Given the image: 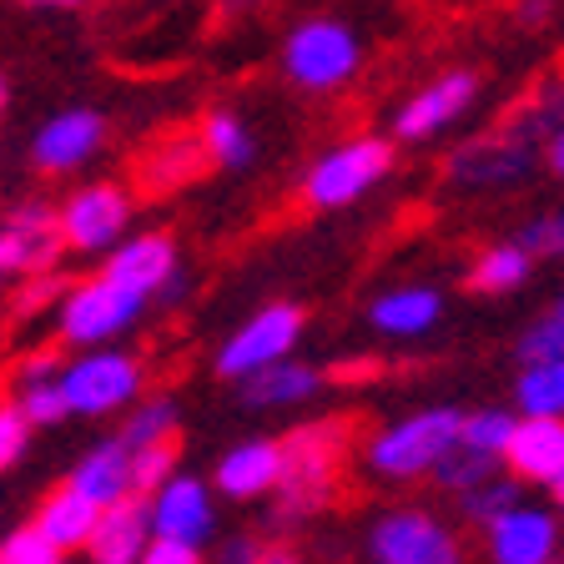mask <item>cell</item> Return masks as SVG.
Segmentation results:
<instances>
[{"label":"cell","mask_w":564,"mask_h":564,"mask_svg":"<svg viewBox=\"0 0 564 564\" xmlns=\"http://www.w3.org/2000/svg\"><path fill=\"white\" fill-rule=\"evenodd\" d=\"M550 494H554V519H564V474L550 484Z\"/></svg>","instance_id":"obj_45"},{"label":"cell","mask_w":564,"mask_h":564,"mask_svg":"<svg viewBox=\"0 0 564 564\" xmlns=\"http://www.w3.org/2000/svg\"><path fill=\"white\" fill-rule=\"evenodd\" d=\"M223 6H227V11H242V6H247V11H252L258 0H223Z\"/></svg>","instance_id":"obj_47"},{"label":"cell","mask_w":564,"mask_h":564,"mask_svg":"<svg viewBox=\"0 0 564 564\" xmlns=\"http://www.w3.org/2000/svg\"><path fill=\"white\" fill-rule=\"evenodd\" d=\"M61 247L76 258H101L127 237L131 227V197L117 182H86L56 207Z\"/></svg>","instance_id":"obj_7"},{"label":"cell","mask_w":564,"mask_h":564,"mask_svg":"<svg viewBox=\"0 0 564 564\" xmlns=\"http://www.w3.org/2000/svg\"><path fill=\"white\" fill-rule=\"evenodd\" d=\"M137 564H207L202 560V544H187V540H147Z\"/></svg>","instance_id":"obj_39"},{"label":"cell","mask_w":564,"mask_h":564,"mask_svg":"<svg viewBox=\"0 0 564 564\" xmlns=\"http://www.w3.org/2000/svg\"><path fill=\"white\" fill-rule=\"evenodd\" d=\"M348 454V423L343 419H317L303 423L282 438V479H278V505H272V524H303L338 494V469Z\"/></svg>","instance_id":"obj_1"},{"label":"cell","mask_w":564,"mask_h":564,"mask_svg":"<svg viewBox=\"0 0 564 564\" xmlns=\"http://www.w3.org/2000/svg\"><path fill=\"white\" fill-rule=\"evenodd\" d=\"M358 66H364V41L348 21H333V15H313L282 41V76L297 91H338L358 76Z\"/></svg>","instance_id":"obj_4"},{"label":"cell","mask_w":564,"mask_h":564,"mask_svg":"<svg viewBox=\"0 0 564 564\" xmlns=\"http://www.w3.org/2000/svg\"><path fill=\"white\" fill-rule=\"evenodd\" d=\"M96 519H101V509L86 499V494H76L70 484H61V489H51L41 505H35V534L46 544H56L61 554H76L86 550V540H91Z\"/></svg>","instance_id":"obj_22"},{"label":"cell","mask_w":564,"mask_h":564,"mask_svg":"<svg viewBox=\"0 0 564 564\" xmlns=\"http://www.w3.org/2000/svg\"><path fill=\"white\" fill-rule=\"evenodd\" d=\"M11 399L35 429H56V423L70 419L66 393H61V358L56 352H31V358H21Z\"/></svg>","instance_id":"obj_21"},{"label":"cell","mask_w":564,"mask_h":564,"mask_svg":"<svg viewBox=\"0 0 564 564\" xmlns=\"http://www.w3.org/2000/svg\"><path fill=\"white\" fill-rule=\"evenodd\" d=\"M534 258H529L519 242H499V247H484L479 258L469 268V288L474 293H514L519 282L529 278Z\"/></svg>","instance_id":"obj_30"},{"label":"cell","mask_w":564,"mask_h":564,"mask_svg":"<svg viewBox=\"0 0 564 564\" xmlns=\"http://www.w3.org/2000/svg\"><path fill=\"white\" fill-rule=\"evenodd\" d=\"M182 268L176 262V242L166 232H137V237H121L111 252H106V278L127 282L131 293L141 297H156L172 282V272Z\"/></svg>","instance_id":"obj_16"},{"label":"cell","mask_w":564,"mask_h":564,"mask_svg":"<svg viewBox=\"0 0 564 564\" xmlns=\"http://www.w3.org/2000/svg\"><path fill=\"white\" fill-rule=\"evenodd\" d=\"M0 564H70V554H61L56 544L41 540L35 524H21L0 534Z\"/></svg>","instance_id":"obj_34"},{"label":"cell","mask_w":564,"mask_h":564,"mask_svg":"<svg viewBox=\"0 0 564 564\" xmlns=\"http://www.w3.org/2000/svg\"><path fill=\"white\" fill-rule=\"evenodd\" d=\"M509 505H519V479H499V474L458 494V514L469 519V524H479V529H489Z\"/></svg>","instance_id":"obj_32"},{"label":"cell","mask_w":564,"mask_h":564,"mask_svg":"<svg viewBox=\"0 0 564 564\" xmlns=\"http://www.w3.org/2000/svg\"><path fill=\"white\" fill-rule=\"evenodd\" d=\"M278 479H282V444L278 438H242V444H232L223 458H217V474H212L217 494L237 499V505L272 494Z\"/></svg>","instance_id":"obj_17"},{"label":"cell","mask_w":564,"mask_h":564,"mask_svg":"<svg viewBox=\"0 0 564 564\" xmlns=\"http://www.w3.org/2000/svg\"><path fill=\"white\" fill-rule=\"evenodd\" d=\"M258 564H303V554H297L293 544H262Z\"/></svg>","instance_id":"obj_42"},{"label":"cell","mask_w":564,"mask_h":564,"mask_svg":"<svg viewBox=\"0 0 564 564\" xmlns=\"http://www.w3.org/2000/svg\"><path fill=\"white\" fill-rule=\"evenodd\" d=\"M176 474V448L152 444V448H131V494L147 499L152 489H162V479Z\"/></svg>","instance_id":"obj_35"},{"label":"cell","mask_w":564,"mask_h":564,"mask_svg":"<svg viewBox=\"0 0 564 564\" xmlns=\"http://www.w3.org/2000/svg\"><path fill=\"white\" fill-rule=\"evenodd\" d=\"M176 423H182V409H176L172 393H141L137 403L121 419V444L127 448H152V444H176Z\"/></svg>","instance_id":"obj_27"},{"label":"cell","mask_w":564,"mask_h":564,"mask_svg":"<svg viewBox=\"0 0 564 564\" xmlns=\"http://www.w3.org/2000/svg\"><path fill=\"white\" fill-rule=\"evenodd\" d=\"M489 564H560V519L540 505H509L484 529Z\"/></svg>","instance_id":"obj_14"},{"label":"cell","mask_w":564,"mask_h":564,"mask_svg":"<svg viewBox=\"0 0 564 564\" xmlns=\"http://www.w3.org/2000/svg\"><path fill=\"white\" fill-rule=\"evenodd\" d=\"M31 11H70V6H82V0H21Z\"/></svg>","instance_id":"obj_44"},{"label":"cell","mask_w":564,"mask_h":564,"mask_svg":"<svg viewBox=\"0 0 564 564\" xmlns=\"http://www.w3.org/2000/svg\"><path fill=\"white\" fill-rule=\"evenodd\" d=\"M61 393L70 419H111L127 413L147 393V368L127 348H82L70 364H61Z\"/></svg>","instance_id":"obj_2"},{"label":"cell","mask_w":564,"mask_h":564,"mask_svg":"<svg viewBox=\"0 0 564 564\" xmlns=\"http://www.w3.org/2000/svg\"><path fill=\"white\" fill-rule=\"evenodd\" d=\"M519 358L524 364H534V358H564V297L519 338Z\"/></svg>","instance_id":"obj_37"},{"label":"cell","mask_w":564,"mask_h":564,"mask_svg":"<svg viewBox=\"0 0 564 564\" xmlns=\"http://www.w3.org/2000/svg\"><path fill=\"white\" fill-rule=\"evenodd\" d=\"M101 147H106V117L91 111V106H70V111H56L31 137V162L51 176H66L91 162Z\"/></svg>","instance_id":"obj_15"},{"label":"cell","mask_w":564,"mask_h":564,"mask_svg":"<svg viewBox=\"0 0 564 564\" xmlns=\"http://www.w3.org/2000/svg\"><path fill=\"white\" fill-rule=\"evenodd\" d=\"M197 137H202V147H207V162H217L223 172H242V166H252V156H258L252 127H247L242 117H232V111H207Z\"/></svg>","instance_id":"obj_26"},{"label":"cell","mask_w":564,"mask_h":564,"mask_svg":"<svg viewBox=\"0 0 564 564\" xmlns=\"http://www.w3.org/2000/svg\"><path fill=\"white\" fill-rule=\"evenodd\" d=\"M297 338H303V307L297 303H268L258 313L247 317L242 328L217 348V378L227 383H242L252 378L258 368L268 364H282V358H293Z\"/></svg>","instance_id":"obj_9"},{"label":"cell","mask_w":564,"mask_h":564,"mask_svg":"<svg viewBox=\"0 0 564 564\" xmlns=\"http://www.w3.org/2000/svg\"><path fill=\"white\" fill-rule=\"evenodd\" d=\"M35 423L15 409V399H0V474H11L25 454H31Z\"/></svg>","instance_id":"obj_36"},{"label":"cell","mask_w":564,"mask_h":564,"mask_svg":"<svg viewBox=\"0 0 564 564\" xmlns=\"http://www.w3.org/2000/svg\"><path fill=\"white\" fill-rule=\"evenodd\" d=\"M393 172V141L388 137H352L333 152H323L303 176V202L313 212H333L358 202Z\"/></svg>","instance_id":"obj_6"},{"label":"cell","mask_w":564,"mask_h":564,"mask_svg":"<svg viewBox=\"0 0 564 564\" xmlns=\"http://www.w3.org/2000/svg\"><path fill=\"white\" fill-rule=\"evenodd\" d=\"M202 166H207V147H202L197 131H172V137H162L152 147V152L141 156L137 166V182L141 192H176L187 187L192 176H202Z\"/></svg>","instance_id":"obj_23"},{"label":"cell","mask_w":564,"mask_h":564,"mask_svg":"<svg viewBox=\"0 0 564 564\" xmlns=\"http://www.w3.org/2000/svg\"><path fill=\"white\" fill-rule=\"evenodd\" d=\"M494 474H499V458H484V454H474V448H464V444H454L434 464V479L444 484V489H454V494L474 489V484L494 479Z\"/></svg>","instance_id":"obj_33"},{"label":"cell","mask_w":564,"mask_h":564,"mask_svg":"<svg viewBox=\"0 0 564 564\" xmlns=\"http://www.w3.org/2000/svg\"><path fill=\"white\" fill-rule=\"evenodd\" d=\"M6 106H11V82L0 76V111H6Z\"/></svg>","instance_id":"obj_46"},{"label":"cell","mask_w":564,"mask_h":564,"mask_svg":"<svg viewBox=\"0 0 564 564\" xmlns=\"http://www.w3.org/2000/svg\"><path fill=\"white\" fill-rule=\"evenodd\" d=\"M514 21L519 25H544V21H550V0H519Z\"/></svg>","instance_id":"obj_41"},{"label":"cell","mask_w":564,"mask_h":564,"mask_svg":"<svg viewBox=\"0 0 564 564\" xmlns=\"http://www.w3.org/2000/svg\"><path fill=\"white\" fill-rule=\"evenodd\" d=\"M474 96H479V76H474V70H444V76H434L423 91H413L409 101L399 106V117H393V137L399 141L438 137V131L454 127V121L469 111Z\"/></svg>","instance_id":"obj_13"},{"label":"cell","mask_w":564,"mask_h":564,"mask_svg":"<svg viewBox=\"0 0 564 564\" xmlns=\"http://www.w3.org/2000/svg\"><path fill=\"white\" fill-rule=\"evenodd\" d=\"M61 247V227H56V207L46 202H21V207L0 223V288H11L21 278L35 272H56Z\"/></svg>","instance_id":"obj_10"},{"label":"cell","mask_w":564,"mask_h":564,"mask_svg":"<svg viewBox=\"0 0 564 564\" xmlns=\"http://www.w3.org/2000/svg\"><path fill=\"white\" fill-rule=\"evenodd\" d=\"M560 127H564V86L560 82L540 86V91H529L524 101L514 106V117L505 121L509 137L529 141V147H534V141H550Z\"/></svg>","instance_id":"obj_29"},{"label":"cell","mask_w":564,"mask_h":564,"mask_svg":"<svg viewBox=\"0 0 564 564\" xmlns=\"http://www.w3.org/2000/svg\"><path fill=\"white\" fill-rule=\"evenodd\" d=\"M242 403L258 413H272V409H297V403H307L323 388V373L307 364H297V358H282V364H268L258 368L252 378H242Z\"/></svg>","instance_id":"obj_24"},{"label":"cell","mask_w":564,"mask_h":564,"mask_svg":"<svg viewBox=\"0 0 564 564\" xmlns=\"http://www.w3.org/2000/svg\"><path fill=\"white\" fill-rule=\"evenodd\" d=\"M147 519H152L156 540L207 544L212 524H217V505L197 474H172V479H162V489L147 494Z\"/></svg>","instance_id":"obj_12"},{"label":"cell","mask_w":564,"mask_h":564,"mask_svg":"<svg viewBox=\"0 0 564 564\" xmlns=\"http://www.w3.org/2000/svg\"><path fill=\"white\" fill-rule=\"evenodd\" d=\"M524 419H564V358H534L514 383Z\"/></svg>","instance_id":"obj_28"},{"label":"cell","mask_w":564,"mask_h":564,"mask_svg":"<svg viewBox=\"0 0 564 564\" xmlns=\"http://www.w3.org/2000/svg\"><path fill=\"white\" fill-rule=\"evenodd\" d=\"M438 313H444V303H438L434 288H393V293L373 297V307H368V317H373V328L388 333V338H419V333H429L438 323Z\"/></svg>","instance_id":"obj_25"},{"label":"cell","mask_w":564,"mask_h":564,"mask_svg":"<svg viewBox=\"0 0 564 564\" xmlns=\"http://www.w3.org/2000/svg\"><path fill=\"white\" fill-rule=\"evenodd\" d=\"M505 464L519 484H554L564 474V419H514Z\"/></svg>","instance_id":"obj_18"},{"label":"cell","mask_w":564,"mask_h":564,"mask_svg":"<svg viewBox=\"0 0 564 564\" xmlns=\"http://www.w3.org/2000/svg\"><path fill=\"white\" fill-rule=\"evenodd\" d=\"M373 564H464L458 534L429 509H388L368 529Z\"/></svg>","instance_id":"obj_8"},{"label":"cell","mask_w":564,"mask_h":564,"mask_svg":"<svg viewBox=\"0 0 564 564\" xmlns=\"http://www.w3.org/2000/svg\"><path fill=\"white\" fill-rule=\"evenodd\" d=\"M509 434H514V413H505V409H479L458 419V444L484 458H499V464H505Z\"/></svg>","instance_id":"obj_31"},{"label":"cell","mask_w":564,"mask_h":564,"mask_svg":"<svg viewBox=\"0 0 564 564\" xmlns=\"http://www.w3.org/2000/svg\"><path fill=\"white\" fill-rule=\"evenodd\" d=\"M262 544L247 540V534H237V540H223L217 544V554H212V564H258Z\"/></svg>","instance_id":"obj_40"},{"label":"cell","mask_w":564,"mask_h":564,"mask_svg":"<svg viewBox=\"0 0 564 564\" xmlns=\"http://www.w3.org/2000/svg\"><path fill=\"white\" fill-rule=\"evenodd\" d=\"M529 162H534V147H529V141L509 137V131H489V137H474V141H464L458 152H448L444 176L464 192H499V187L524 182Z\"/></svg>","instance_id":"obj_11"},{"label":"cell","mask_w":564,"mask_h":564,"mask_svg":"<svg viewBox=\"0 0 564 564\" xmlns=\"http://www.w3.org/2000/svg\"><path fill=\"white\" fill-rule=\"evenodd\" d=\"M458 409H423L388 423L383 434L368 438V469L383 479H419L434 474V464L458 444Z\"/></svg>","instance_id":"obj_5"},{"label":"cell","mask_w":564,"mask_h":564,"mask_svg":"<svg viewBox=\"0 0 564 564\" xmlns=\"http://www.w3.org/2000/svg\"><path fill=\"white\" fill-rule=\"evenodd\" d=\"M66 484L76 494H86L96 509L121 505V499H131V448L121 438H101V444H91L76 458Z\"/></svg>","instance_id":"obj_20"},{"label":"cell","mask_w":564,"mask_h":564,"mask_svg":"<svg viewBox=\"0 0 564 564\" xmlns=\"http://www.w3.org/2000/svg\"><path fill=\"white\" fill-rule=\"evenodd\" d=\"M147 303H152V297L131 293L127 282L96 272V278L70 282L66 293H61L56 338L66 343V348H76V352L82 348H106V343H117L127 328H137V317L147 313Z\"/></svg>","instance_id":"obj_3"},{"label":"cell","mask_w":564,"mask_h":564,"mask_svg":"<svg viewBox=\"0 0 564 564\" xmlns=\"http://www.w3.org/2000/svg\"><path fill=\"white\" fill-rule=\"evenodd\" d=\"M152 540V519H147V499H121V505L101 509L91 540H86V560L91 564H137L141 550Z\"/></svg>","instance_id":"obj_19"},{"label":"cell","mask_w":564,"mask_h":564,"mask_svg":"<svg viewBox=\"0 0 564 564\" xmlns=\"http://www.w3.org/2000/svg\"><path fill=\"white\" fill-rule=\"evenodd\" d=\"M544 147H550V172H554V176H564V127L554 131V137L544 141Z\"/></svg>","instance_id":"obj_43"},{"label":"cell","mask_w":564,"mask_h":564,"mask_svg":"<svg viewBox=\"0 0 564 564\" xmlns=\"http://www.w3.org/2000/svg\"><path fill=\"white\" fill-rule=\"evenodd\" d=\"M519 247L529 258H564V207L550 217H534V223L519 232Z\"/></svg>","instance_id":"obj_38"}]
</instances>
